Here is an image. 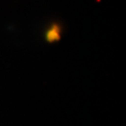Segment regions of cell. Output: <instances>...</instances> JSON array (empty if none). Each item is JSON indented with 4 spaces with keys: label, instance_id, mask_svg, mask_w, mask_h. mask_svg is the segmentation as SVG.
I'll return each instance as SVG.
<instances>
[]
</instances>
